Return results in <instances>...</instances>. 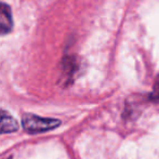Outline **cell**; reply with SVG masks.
Masks as SVG:
<instances>
[{
	"label": "cell",
	"mask_w": 159,
	"mask_h": 159,
	"mask_svg": "<svg viewBox=\"0 0 159 159\" xmlns=\"http://www.w3.org/2000/svg\"><path fill=\"white\" fill-rule=\"evenodd\" d=\"M22 124L24 129L30 133H40V132H46L54 129L60 126L61 121L52 118H42L32 114H26L23 116Z\"/></svg>",
	"instance_id": "obj_1"
},
{
	"label": "cell",
	"mask_w": 159,
	"mask_h": 159,
	"mask_svg": "<svg viewBox=\"0 0 159 159\" xmlns=\"http://www.w3.org/2000/svg\"><path fill=\"white\" fill-rule=\"evenodd\" d=\"M12 25L13 22L10 7L3 2H0V36L10 33Z\"/></svg>",
	"instance_id": "obj_2"
},
{
	"label": "cell",
	"mask_w": 159,
	"mask_h": 159,
	"mask_svg": "<svg viewBox=\"0 0 159 159\" xmlns=\"http://www.w3.org/2000/svg\"><path fill=\"white\" fill-rule=\"evenodd\" d=\"M19 129L17 121L8 113V111L0 109V134L11 133Z\"/></svg>",
	"instance_id": "obj_3"
},
{
	"label": "cell",
	"mask_w": 159,
	"mask_h": 159,
	"mask_svg": "<svg viewBox=\"0 0 159 159\" xmlns=\"http://www.w3.org/2000/svg\"><path fill=\"white\" fill-rule=\"evenodd\" d=\"M151 98L155 101H159V80L156 82L155 84V89H154V92L152 93Z\"/></svg>",
	"instance_id": "obj_4"
},
{
	"label": "cell",
	"mask_w": 159,
	"mask_h": 159,
	"mask_svg": "<svg viewBox=\"0 0 159 159\" xmlns=\"http://www.w3.org/2000/svg\"><path fill=\"white\" fill-rule=\"evenodd\" d=\"M7 159H12V158H7Z\"/></svg>",
	"instance_id": "obj_5"
}]
</instances>
